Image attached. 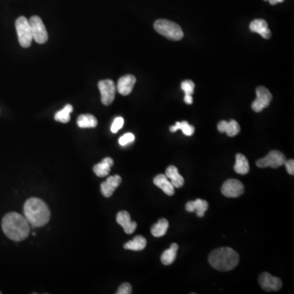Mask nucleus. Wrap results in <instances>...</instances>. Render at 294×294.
<instances>
[{
  "label": "nucleus",
  "mask_w": 294,
  "mask_h": 294,
  "mask_svg": "<svg viewBox=\"0 0 294 294\" xmlns=\"http://www.w3.org/2000/svg\"><path fill=\"white\" fill-rule=\"evenodd\" d=\"M286 162L285 155L278 151H271L265 157L260 159L256 161V166L258 168H265L270 167L277 168L284 165Z\"/></svg>",
  "instance_id": "obj_7"
},
{
  "label": "nucleus",
  "mask_w": 294,
  "mask_h": 294,
  "mask_svg": "<svg viewBox=\"0 0 294 294\" xmlns=\"http://www.w3.org/2000/svg\"><path fill=\"white\" fill-rule=\"evenodd\" d=\"M180 129L186 136H192L195 133V128L192 125H190L187 121L181 122Z\"/></svg>",
  "instance_id": "obj_28"
},
{
  "label": "nucleus",
  "mask_w": 294,
  "mask_h": 294,
  "mask_svg": "<svg viewBox=\"0 0 294 294\" xmlns=\"http://www.w3.org/2000/svg\"><path fill=\"white\" fill-rule=\"evenodd\" d=\"M208 208V202L201 199H197L195 201H189L186 204V211L189 212H196L197 216L199 217H204Z\"/></svg>",
  "instance_id": "obj_18"
},
{
  "label": "nucleus",
  "mask_w": 294,
  "mask_h": 294,
  "mask_svg": "<svg viewBox=\"0 0 294 294\" xmlns=\"http://www.w3.org/2000/svg\"><path fill=\"white\" fill-rule=\"evenodd\" d=\"M122 178L119 175H115L109 177L106 181L102 182L101 185V190H102V195L106 198L111 197L113 195L115 190H116L118 186H120L121 183Z\"/></svg>",
  "instance_id": "obj_12"
},
{
  "label": "nucleus",
  "mask_w": 294,
  "mask_h": 294,
  "mask_svg": "<svg viewBox=\"0 0 294 294\" xmlns=\"http://www.w3.org/2000/svg\"><path fill=\"white\" fill-rule=\"evenodd\" d=\"M72 111H73V106L70 104L67 105L62 111H59L56 113L54 118L57 121L66 124L71 120V113Z\"/></svg>",
  "instance_id": "obj_26"
},
{
  "label": "nucleus",
  "mask_w": 294,
  "mask_h": 294,
  "mask_svg": "<svg viewBox=\"0 0 294 294\" xmlns=\"http://www.w3.org/2000/svg\"><path fill=\"white\" fill-rule=\"evenodd\" d=\"M249 164L247 158L242 154H237L235 156V164L234 166L235 173L245 175L249 172Z\"/></svg>",
  "instance_id": "obj_21"
},
{
  "label": "nucleus",
  "mask_w": 294,
  "mask_h": 294,
  "mask_svg": "<svg viewBox=\"0 0 294 294\" xmlns=\"http://www.w3.org/2000/svg\"><path fill=\"white\" fill-rule=\"evenodd\" d=\"M124 120L122 117L115 118L113 124L111 125V130L113 133H118V131L120 130L124 126Z\"/></svg>",
  "instance_id": "obj_30"
},
{
  "label": "nucleus",
  "mask_w": 294,
  "mask_h": 294,
  "mask_svg": "<svg viewBox=\"0 0 294 294\" xmlns=\"http://www.w3.org/2000/svg\"><path fill=\"white\" fill-rule=\"evenodd\" d=\"M155 186L161 189L167 195L172 196L175 194V187L171 181L168 180V177L164 174H159L153 180Z\"/></svg>",
  "instance_id": "obj_17"
},
{
  "label": "nucleus",
  "mask_w": 294,
  "mask_h": 294,
  "mask_svg": "<svg viewBox=\"0 0 294 294\" xmlns=\"http://www.w3.org/2000/svg\"><path fill=\"white\" fill-rule=\"evenodd\" d=\"M98 89L101 93L102 104L109 106L114 102L115 98L116 87L113 80H101L98 83Z\"/></svg>",
  "instance_id": "obj_9"
},
{
  "label": "nucleus",
  "mask_w": 294,
  "mask_h": 294,
  "mask_svg": "<svg viewBox=\"0 0 294 294\" xmlns=\"http://www.w3.org/2000/svg\"><path fill=\"white\" fill-rule=\"evenodd\" d=\"M239 256L234 249L228 247L213 250L208 256V262L220 271H229L236 267Z\"/></svg>",
  "instance_id": "obj_3"
},
{
  "label": "nucleus",
  "mask_w": 294,
  "mask_h": 294,
  "mask_svg": "<svg viewBox=\"0 0 294 294\" xmlns=\"http://www.w3.org/2000/svg\"><path fill=\"white\" fill-rule=\"evenodd\" d=\"M217 129L220 133H226L229 137H234L240 132V126L235 120H231L230 122L222 120L217 124Z\"/></svg>",
  "instance_id": "obj_16"
},
{
  "label": "nucleus",
  "mask_w": 294,
  "mask_h": 294,
  "mask_svg": "<svg viewBox=\"0 0 294 294\" xmlns=\"http://www.w3.org/2000/svg\"><path fill=\"white\" fill-rule=\"evenodd\" d=\"M154 28L156 32L164 36L168 40L179 41L183 38V31L181 30V27L171 21L159 19L155 22Z\"/></svg>",
  "instance_id": "obj_4"
},
{
  "label": "nucleus",
  "mask_w": 294,
  "mask_h": 294,
  "mask_svg": "<svg viewBox=\"0 0 294 294\" xmlns=\"http://www.w3.org/2000/svg\"><path fill=\"white\" fill-rule=\"evenodd\" d=\"M181 89L185 92L186 95H192L195 89V84L192 80H184L181 84Z\"/></svg>",
  "instance_id": "obj_27"
},
{
  "label": "nucleus",
  "mask_w": 294,
  "mask_h": 294,
  "mask_svg": "<svg viewBox=\"0 0 294 294\" xmlns=\"http://www.w3.org/2000/svg\"><path fill=\"white\" fill-rule=\"evenodd\" d=\"M77 125L81 128H96L98 125V120L95 116L90 114L81 115L78 117Z\"/></svg>",
  "instance_id": "obj_23"
},
{
  "label": "nucleus",
  "mask_w": 294,
  "mask_h": 294,
  "mask_svg": "<svg viewBox=\"0 0 294 294\" xmlns=\"http://www.w3.org/2000/svg\"><path fill=\"white\" fill-rule=\"evenodd\" d=\"M134 140H135V136L133 135V133H125L124 135L122 136L119 139V143H120V146H125L128 144L134 142Z\"/></svg>",
  "instance_id": "obj_29"
},
{
  "label": "nucleus",
  "mask_w": 294,
  "mask_h": 294,
  "mask_svg": "<svg viewBox=\"0 0 294 294\" xmlns=\"http://www.w3.org/2000/svg\"><path fill=\"white\" fill-rule=\"evenodd\" d=\"M177 250H178V245L177 243H172L170 248L165 250L163 254L161 255L162 263L165 265H171L173 263L175 259L177 257Z\"/></svg>",
  "instance_id": "obj_22"
},
{
  "label": "nucleus",
  "mask_w": 294,
  "mask_h": 294,
  "mask_svg": "<svg viewBox=\"0 0 294 294\" xmlns=\"http://www.w3.org/2000/svg\"><path fill=\"white\" fill-rule=\"evenodd\" d=\"M256 98L252 102V109L256 113L266 108L271 102L272 95L270 91L263 86H259L256 89Z\"/></svg>",
  "instance_id": "obj_8"
},
{
  "label": "nucleus",
  "mask_w": 294,
  "mask_h": 294,
  "mask_svg": "<svg viewBox=\"0 0 294 294\" xmlns=\"http://www.w3.org/2000/svg\"><path fill=\"white\" fill-rule=\"evenodd\" d=\"M184 102H186V104H192L193 98L191 97V95H185V98H184Z\"/></svg>",
  "instance_id": "obj_34"
},
{
  "label": "nucleus",
  "mask_w": 294,
  "mask_h": 294,
  "mask_svg": "<svg viewBox=\"0 0 294 294\" xmlns=\"http://www.w3.org/2000/svg\"><path fill=\"white\" fill-rule=\"evenodd\" d=\"M221 193L228 198H237L243 195L244 186L241 181L236 179H229L221 186Z\"/></svg>",
  "instance_id": "obj_10"
},
{
  "label": "nucleus",
  "mask_w": 294,
  "mask_h": 294,
  "mask_svg": "<svg viewBox=\"0 0 294 294\" xmlns=\"http://www.w3.org/2000/svg\"><path fill=\"white\" fill-rule=\"evenodd\" d=\"M116 221L124 228V232L128 234H133L137 229V222L131 221L130 214L127 211L118 212Z\"/></svg>",
  "instance_id": "obj_13"
},
{
  "label": "nucleus",
  "mask_w": 294,
  "mask_h": 294,
  "mask_svg": "<svg viewBox=\"0 0 294 294\" xmlns=\"http://www.w3.org/2000/svg\"><path fill=\"white\" fill-rule=\"evenodd\" d=\"M24 217L32 227H41L49 223L51 212L45 201L38 198L27 199L24 204Z\"/></svg>",
  "instance_id": "obj_2"
},
{
  "label": "nucleus",
  "mask_w": 294,
  "mask_h": 294,
  "mask_svg": "<svg viewBox=\"0 0 294 294\" xmlns=\"http://www.w3.org/2000/svg\"><path fill=\"white\" fill-rule=\"evenodd\" d=\"M2 229L9 239L14 241H23L29 236L31 226L24 216L12 212L3 218Z\"/></svg>",
  "instance_id": "obj_1"
},
{
  "label": "nucleus",
  "mask_w": 294,
  "mask_h": 294,
  "mask_svg": "<svg viewBox=\"0 0 294 294\" xmlns=\"http://www.w3.org/2000/svg\"><path fill=\"white\" fill-rule=\"evenodd\" d=\"M146 239L142 235H137L134 237L133 240L128 241V243L124 244V248L128 250H133V251H142L146 248Z\"/></svg>",
  "instance_id": "obj_24"
},
{
  "label": "nucleus",
  "mask_w": 294,
  "mask_h": 294,
  "mask_svg": "<svg viewBox=\"0 0 294 294\" xmlns=\"http://www.w3.org/2000/svg\"><path fill=\"white\" fill-rule=\"evenodd\" d=\"M29 23L31 25L33 40L40 45L45 44L49 40V35L42 19L38 16H33L30 19Z\"/></svg>",
  "instance_id": "obj_6"
},
{
  "label": "nucleus",
  "mask_w": 294,
  "mask_h": 294,
  "mask_svg": "<svg viewBox=\"0 0 294 294\" xmlns=\"http://www.w3.org/2000/svg\"><path fill=\"white\" fill-rule=\"evenodd\" d=\"M250 31L258 33L262 38L269 40L271 37V32L268 28V24L263 19H255L249 25Z\"/></svg>",
  "instance_id": "obj_15"
},
{
  "label": "nucleus",
  "mask_w": 294,
  "mask_h": 294,
  "mask_svg": "<svg viewBox=\"0 0 294 294\" xmlns=\"http://www.w3.org/2000/svg\"><path fill=\"white\" fill-rule=\"evenodd\" d=\"M132 286L129 283H124L120 286L116 292L117 294H130L132 293Z\"/></svg>",
  "instance_id": "obj_31"
},
{
  "label": "nucleus",
  "mask_w": 294,
  "mask_h": 294,
  "mask_svg": "<svg viewBox=\"0 0 294 294\" xmlns=\"http://www.w3.org/2000/svg\"><path fill=\"white\" fill-rule=\"evenodd\" d=\"M113 159L110 157L105 158L101 163L93 167V171L98 177H106L111 172V168L113 166Z\"/></svg>",
  "instance_id": "obj_20"
},
{
  "label": "nucleus",
  "mask_w": 294,
  "mask_h": 294,
  "mask_svg": "<svg viewBox=\"0 0 294 294\" xmlns=\"http://www.w3.org/2000/svg\"><path fill=\"white\" fill-rule=\"evenodd\" d=\"M259 283L261 288L270 292V291H278L282 287V281L279 278L273 276L267 272L262 273L258 279Z\"/></svg>",
  "instance_id": "obj_11"
},
{
  "label": "nucleus",
  "mask_w": 294,
  "mask_h": 294,
  "mask_svg": "<svg viewBox=\"0 0 294 294\" xmlns=\"http://www.w3.org/2000/svg\"><path fill=\"white\" fill-rule=\"evenodd\" d=\"M136 84V77L133 75H127L120 78L118 81L117 89L118 92L123 96L129 95L131 92L133 91V87Z\"/></svg>",
  "instance_id": "obj_14"
},
{
  "label": "nucleus",
  "mask_w": 294,
  "mask_h": 294,
  "mask_svg": "<svg viewBox=\"0 0 294 294\" xmlns=\"http://www.w3.org/2000/svg\"><path fill=\"white\" fill-rule=\"evenodd\" d=\"M284 165L286 167V170H287L288 174H294V161L293 159H289V160H286L284 163Z\"/></svg>",
  "instance_id": "obj_32"
},
{
  "label": "nucleus",
  "mask_w": 294,
  "mask_h": 294,
  "mask_svg": "<svg viewBox=\"0 0 294 294\" xmlns=\"http://www.w3.org/2000/svg\"><path fill=\"white\" fill-rule=\"evenodd\" d=\"M264 1H268V0H264Z\"/></svg>",
  "instance_id": "obj_36"
},
{
  "label": "nucleus",
  "mask_w": 294,
  "mask_h": 294,
  "mask_svg": "<svg viewBox=\"0 0 294 294\" xmlns=\"http://www.w3.org/2000/svg\"><path fill=\"white\" fill-rule=\"evenodd\" d=\"M165 176L168 177L173 186L177 188H180L184 185V178L177 169V167L174 165H171L168 167L165 172Z\"/></svg>",
  "instance_id": "obj_19"
},
{
  "label": "nucleus",
  "mask_w": 294,
  "mask_h": 294,
  "mask_svg": "<svg viewBox=\"0 0 294 294\" xmlns=\"http://www.w3.org/2000/svg\"><path fill=\"white\" fill-rule=\"evenodd\" d=\"M168 226H169V223H168L167 219H159L157 223L155 224L151 227V234L155 237L164 236V234H166L167 230L168 229Z\"/></svg>",
  "instance_id": "obj_25"
},
{
  "label": "nucleus",
  "mask_w": 294,
  "mask_h": 294,
  "mask_svg": "<svg viewBox=\"0 0 294 294\" xmlns=\"http://www.w3.org/2000/svg\"><path fill=\"white\" fill-rule=\"evenodd\" d=\"M0 293H1V292H0Z\"/></svg>",
  "instance_id": "obj_37"
},
{
  "label": "nucleus",
  "mask_w": 294,
  "mask_h": 294,
  "mask_svg": "<svg viewBox=\"0 0 294 294\" xmlns=\"http://www.w3.org/2000/svg\"><path fill=\"white\" fill-rule=\"evenodd\" d=\"M271 5H276L279 3H283L284 0H268Z\"/></svg>",
  "instance_id": "obj_35"
},
{
  "label": "nucleus",
  "mask_w": 294,
  "mask_h": 294,
  "mask_svg": "<svg viewBox=\"0 0 294 294\" xmlns=\"http://www.w3.org/2000/svg\"><path fill=\"white\" fill-rule=\"evenodd\" d=\"M16 30L18 33V41L23 48H29L33 41L29 21L25 17H20L16 21Z\"/></svg>",
  "instance_id": "obj_5"
},
{
  "label": "nucleus",
  "mask_w": 294,
  "mask_h": 294,
  "mask_svg": "<svg viewBox=\"0 0 294 294\" xmlns=\"http://www.w3.org/2000/svg\"><path fill=\"white\" fill-rule=\"evenodd\" d=\"M180 128H181V122H177L174 126L170 127L169 130H170L171 133H176L177 130H180Z\"/></svg>",
  "instance_id": "obj_33"
}]
</instances>
